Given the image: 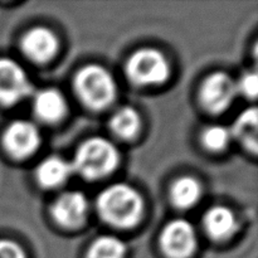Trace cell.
<instances>
[{"instance_id": "obj_1", "label": "cell", "mask_w": 258, "mask_h": 258, "mask_svg": "<svg viewBox=\"0 0 258 258\" xmlns=\"http://www.w3.org/2000/svg\"><path fill=\"white\" fill-rule=\"evenodd\" d=\"M97 208L106 223L128 228L139 222L143 214L144 203L135 189L126 184H113L100 194Z\"/></svg>"}, {"instance_id": "obj_2", "label": "cell", "mask_w": 258, "mask_h": 258, "mask_svg": "<svg viewBox=\"0 0 258 258\" xmlns=\"http://www.w3.org/2000/svg\"><path fill=\"white\" fill-rule=\"evenodd\" d=\"M71 164L73 171H77L83 178L95 180L112 173L118 164V151L107 139H88L80 146Z\"/></svg>"}, {"instance_id": "obj_3", "label": "cell", "mask_w": 258, "mask_h": 258, "mask_svg": "<svg viewBox=\"0 0 258 258\" xmlns=\"http://www.w3.org/2000/svg\"><path fill=\"white\" fill-rule=\"evenodd\" d=\"M76 91L86 106L93 110H102L115 100L116 83L111 73L105 68L90 64L78 72Z\"/></svg>"}, {"instance_id": "obj_4", "label": "cell", "mask_w": 258, "mask_h": 258, "mask_svg": "<svg viewBox=\"0 0 258 258\" xmlns=\"http://www.w3.org/2000/svg\"><path fill=\"white\" fill-rule=\"evenodd\" d=\"M126 73L138 85H159L168 78L169 63L159 50L141 49L130 57L126 66Z\"/></svg>"}, {"instance_id": "obj_5", "label": "cell", "mask_w": 258, "mask_h": 258, "mask_svg": "<svg viewBox=\"0 0 258 258\" xmlns=\"http://www.w3.org/2000/svg\"><path fill=\"white\" fill-rule=\"evenodd\" d=\"M32 93V83L27 73L13 59H0V103L12 106Z\"/></svg>"}, {"instance_id": "obj_6", "label": "cell", "mask_w": 258, "mask_h": 258, "mask_svg": "<svg viewBox=\"0 0 258 258\" xmlns=\"http://www.w3.org/2000/svg\"><path fill=\"white\" fill-rule=\"evenodd\" d=\"M237 83L224 72H216L204 81L201 98L204 107L213 113L223 112L237 95Z\"/></svg>"}, {"instance_id": "obj_7", "label": "cell", "mask_w": 258, "mask_h": 258, "mask_svg": "<svg viewBox=\"0 0 258 258\" xmlns=\"http://www.w3.org/2000/svg\"><path fill=\"white\" fill-rule=\"evenodd\" d=\"M160 244L168 257L188 258L197 247L196 229L184 219L170 222L161 233Z\"/></svg>"}, {"instance_id": "obj_8", "label": "cell", "mask_w": 258, "mask_h": 258, "mask_svg": "<svg viewBox=\"0 0 258 258\" xmlns=\"http://www.w3.org/2000/svg\"><path fill=\"white\" fill-rule=\"evenodd\" d=\"M40 143L39 130L29 121H15L4 135V145L15 158H27L38 149Z\"/></svg>"}, {"instance_id": "obj_9", "label": "cell", "mask_w": 258, "mask_h": 258, "mask_svg": "<svg viewBox=\"0 0 258 258\" xmlns=\"http://www.w3.org/2000/svg\"><path fill=\"white\" fill-rule=\"evenodd\" d=\"M88 202L80 191L62 194L52 206V214L55 221L64 227H76L86 218Z\"/></svg>"}, {"instance_id": "obj_10", "label": "cell", "mask_w": 258, "mask_h": 258, "mask_svg": "<svg viewBox=\"0 0 258 258\" xmlns=\"http://www.w3.org/2000/svg\"><path fill=\"white\" fill-rule=\"evenodd\" d=\"M58 40L54 33L43 27L34 28L22 40L23 53L33 62L44 63L55 54Z\"/></svg>"}, {"instance_id": "obj_11", "label": "cell", "mask_w": 258, "mask_h": 258, "mask_svg": "<svg viewBox=\"0 0 258 258\" xmlns=\"http://www.w3.org/2000/svg\"><path fill=\"white\" fill-rule=\"evenodd\" d=\"M35 115L45 122H55L64 116L67 103L62 93L57 90H43L35 96Z\"/></svg>"}, {"instance_id": "obj_12", "label": "cell", "mask_w": 258, "mask_h": 258, "mask_svg": "<svg viewBox=\"0 0 258 258\" xmlns=\"http://www.w3.org/2000/svg\"><path fill=\"white\" fill-rule=\"evenodd\" d=\"M204 228L212 238L221 241L231 236L236 229V218L231 209L217 206L209 209L204 216Z\"/></svg>"}, {"instance_id": "obj_13", "label": "cell", "mask_w": 258, "mask_h": 258, "mask_svg": "<svg viewBox=\"0 0 258 258\" xmlns=\"http://www.w3.org/2000/svg\"><path fill=\"white\" fill-rule=\"evenodd\" d=\"M72 173V164L67 163L62 158L52 156L43 160L38 166L37 178L43 186L53 188V186L62 185Z\"/></svg>"}, {"instance_id": "obj_14", "label": "cell", "mask_w": 258, "mask_h": 258, "mask_svg": "<svg viewBox=\"0 0 258 258\" xmlns=\"http://www.w3.org/2000/svg\"><path fill=\"white\" fill-rule=\"evenodd\" d=\"M231 133L232 136H236L247 149L256 153L258 144V115L256 108L244 110L236 120Z\"/></svg>"}, {"instance_id": "obj_15", "label": "cell", "mask_w": 258, "mask_h": 258, "mask_svg": "<svg viewBox=\"0 0 258 258\" xmlns=\"http://www.w3.org/2000/svg\"><path fill=\"white\" fill-rule=\"evenodd\" d=\"M202 196L201 184L190 176H183L173 184L170 197L173 203L179 208H191L198 203Z\"/></svg>"}, {"instance_id": "obj_16", "label": "cell", "mask_w": 258, "mask_h": 258, "mask_svg": "<svg viewBox=\"0 0 258 258\" xmlns=\"http://www.w3.org/2000/svg\"><path fill=\"white\" fill-rule=\"evenodd\" d=\"M113 134L122 139H131L138 134L140 127V117L131 107H122L116 111L110 120Z\"/></svg>"}, {"instance_id": "obj_17", "label": "cell", "mask_w": 258, "mask_h": 258, "mask_svg": "<svg viewBox=\"0 0 258 258\" xmlns=\"http://www.w3.org/2000/svg\"><path fill=\"white\" fill-rule=\"evenodd\" d=\"M126 246L121 239L112 236H103L96 239L88 251V258H123Z\"/></svg>"}, {"instance_id": "obj_18", "label": "cell", "mask_w": 258, "mask_h": 258, "mask_svg": "<svg viewBox=\"0 0 258 258\" xmlns=\"http://www.w3.org/2000/svg\"><path fill=\"white\" fill-rule=\"evenodd\" d=\"M232 133L227 127L221 125H214L206 128L202 136L204 146L209 150L221 151L231 143Z\"/></svg>"}, {"instance_id": "obj_19", "label": "cell", "mask_w": 258, "mask_h": 258, "mask_svg": "<svg viewBox=\"0 0 258 258\" xmlns=\"http://www.w3.org/2000/svg\"><path fill=\"white\" fill-rule=\"evenodd\" d=\"M237 91L248 98H256L258 91V78L256 73H246L237 85Z\"/></svg>"}, {"instance_id": "obj_20", "label": "cell", "mask_w": 258, "mask_h": 258, "mask_svg": "<svg viewBox=\"0 0 258 258\" xmlns=\"http://www.w3.org/2000/svg\"><path fill=\"white\" fill-rule=\"evenodd\" d=\"M0 258H25V253L14 242L0 241Z\"/></svg>"}]
</instances>
